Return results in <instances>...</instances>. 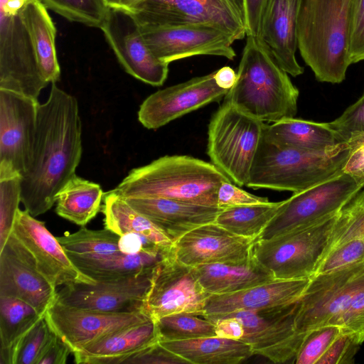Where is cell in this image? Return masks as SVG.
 <instances>
[{
	"label": "cell",
	"instance_id": "obj_1",
	"mask_svg": "<svg viewBox=\"0 0 364 364\" xmlns=\"http://www.w3.org/2000/svg\"><path fill=\"white\" fill-rule=\"evenodd\" d=\"M39 104L31 158L22 176L21 203L36 217L49 210L65 184L75 174L82 147V124L77 99L51 83Z\"/></svg>",
	"mask_w": 364,
	"mask_h": 364
},
{
	"label": "cell",
	"instance_id": "obj_2",
	"mask_svg": "<svg viewBox=\"0 0 364 364\" xmlns=\"http://www.w3.org/2000/svg\"><path fill=\"white\" fill-rule=\"evenodd\" d=\"M262 39L247 36L237 80L224 102L262 122L294 117L299 90Z\"/></svg>",
	"mask_w": 364,
	"mask_h": 364
},
{
	"label": "cell",
	"instance_id": "obj_3",
	"mask_svg": "<svg viewBox=\"0 0 364 364\" xmlns=\"http://www.w3.org/2000/svg\"><path fill=\"white\" fill-rule=\"evenodd\" d=\"M350 0H299L296 35L300 55L317 80L341 83L348 55Z\"/></svg>",
	"mask_w": 364,
	"mask_h": 364
},
{
	"label": "cell",
	"instance_id": "obj_4",
	"mask_svg": "<svg viewBox=\"0 0 364 364\" xmlns=\"http://www.w3.org/2000/svg\"><path fill=\"white\" fill-rule=\"evenodd\" d=\"M228 180L212 163L186 155L164 156L131 170L114 191L123 197L164 198L218 206V188Z\"/></svg>",
	"mask_w": 364,
	"mask_h": 364
},
{
	"label": "cell",
	"instance_id": "obj_5",
	"mask_svg": "<svg viewBox=\"0 0 364 364\" xmlns=\"http://www.w3.org/2000/svg\"><path fill=\"white\" fill-rule=\"evenodd\" d=\"M348 154L347 142L310 151L277 145L263 136L246 186L299 193L342 173Z\"/></svg>",
	"mask_w": 364,
	"mask_h": 364
},
{
	"label": "cell",
	"instance_id": "obj_6",
	"mask_svg": "<svg viewBox=\"0 0 364 364\" xmlns=\"http://www.w3.org/2000/svg\"><path fill=\"white\" fill-rule=\"evenodd\" d=\"M267 124L223 102L208 132L211 163L238 186H246Z\"/></svg>",
	"mask_w": 364,
	"mask_h": 364
},
{
	"label": "cell",
	"instance_id": "obj_7",
	"mask_svg": "<svg viewBox=\"0 0 364 364\" xmlns=\"http://www.w3.org/2000/svg\"><path fill=\"white\" fill-rule=\"evenodd\" d=\"M336 216L269 239H258L253 255L274 279L311 278L322 257Z\"/></svg>",
	"mask_w": 364,
	"mask_h": 364
},
{
	"label": "cell",
	"instance_id": "obj_8",
	"mask_svg": "<svg viewBox=\"0 0 364 364\" xmlns=\"http://www.w3.org/2000/svg\"><path fill=\"white\" fill-rule=\"evenodd\" d=\"M28 0H0V89L38 100L49 83L39 70L23 17Z\"/></svg>",
	"mask_w": 364,
	"mask_h": 364
},
{
	"label": "cell",
	"instance_id": "obj_9",
	"mask_svg": "<svg viewBox=\"0 0 364 364\" xmlns=\"http://www.w3.org/2000/svg\"><path fill=\"white\" fill-rule=\"evenodd\" d=\"M363 187L362 180L343 172L317 186L294 193L282 201L259 239H269L329 218L337 214Z\"/></svg>",
	"mask_w": 364,
	"mask_h": 364
},
{
	"label": "cell",
	"instance_id": "obj_10",
	"mask_svg": "<svg viewBox=\"0 0 364 364\" xmlns=\"http://www.w3.org/2000/svg\"><path fill=\"white\" fill-rule=\"evenodd\" d=\"M141 24L217 27L234 41L246 36L242 0H141L130 11Z\"/></svg>",
	"mask_w": 364,
	"mask_h": 364
},
{
	"label": "cell",
	"instance_id": "obj_11",
	"mask_svg": "<svg viewBox=\"0 0 364 364\" xmlns=\"http://www.w3.org/2000/svg\"><path fill=\"white\" fill-rule=\"evenodd\" d=\"M364 291V262L328 274H317L299 300L296 327L301 333L336 321Z\"/></svg>",
	"mask_w": 364,
	"mask_h": 364
},
{
	"label": "cell",
	"instance_id": "obj_12",
	"mask_svg": "<svg viewBox=\"0 0 364 364\" xmlns=\"http://www.w3.org/2000/svg\"><path fill=\"white\" fill-rule=\"evenodd\" d=\"M299 300L284 306L259 310H240L228 314L238 319L244 327L240 340L249 344L254 354L264 356L273 363H294L306 334L296 327Z\"/></svg>",
	"mask_w": 364,
	"mask_h": 364
},
{
	"label": "cell",
	"instance_id": "obj_13",
	"mask_svg": "<svg viewBox=\"0 0 364 364\" xmlns=\"http://www.w3.org/2000/svg\"><path fill=\"white\" fill-rule=\"evenodd\" d=\"M209 296L194 267L178 262L173 250L155 267L142 311L154 321L178 313L203 316Z\"/></svg>",
	"mask_w": 364,
	"mask_h": 364
},
{
	"label": "cell",
	"instance_id": "obj_14",
	"mask_svg": "<svg viewBox=\"0 0 364 364\" xmlns=\"http://www.w3.org/2000/svg\"><path fill=\"white\" fill-rule=\"evenodd\" d=\"M139 23V22H138ZM154 55L167 63L195 56L215 55L233 60L235 41L224 31L210 25L151 26L139 23Z\"/></svg>",
	"mask_w": 364,
	"mask_h": 364
},
{
	"label": "cell",
	"instance_id": "obj_15",
	"mask_svg": "<svg viewBox=\"0 0 364 364\" xmlns=\"http://www.w3.org/2000/svg\"><path fill=\"white\" fill-rule=\"evenodd\" d=\"M100 28L127 73L153 86L164 83L169 64L151 52L132 11L109 8Z\"/></svg>",
	"mask_w": 364,
	"mask_h": 364
},
{
	"label": "cell",
	"instance_id": "obj_16",
	"mask_svg": "<svg viewBox=\"0 0 364 364\" xmlns=\"http://www.w3.org/2000/svg\"><path fill=\"white\" fill-rule=\"evenodd\" d=\"M45 318L53 331L72 353L107 334L152 320L143 311L107 313L62 303L58 300Z\"/></svg>",
	"mask_w": 364,
	"mask_h": 364
},
{
	"label": "cell",
	"instance_id": "obj_17",
	"mask_svg": "<svg viewBox=\"0 0 364 364\" xmlns=\"http://www.w3.org/2000/svg\"><path fill=\"white\" fill-rule=\"evenodd\" d=\"M11 296L31 305L45 316L58 291L38 269L34 258L11 232L0 249V296Z\"/></svg>",
	"mask_w": 364,
	"mask_h": 364
},
{
	"label": "cell",
	"instance_id": "obj_18",
	"mask_svg": "<svg viewBox=\"0 0 364 364\" xmlns=\"http://www.w3.org/2000/svg\"><path fill=\"white\" fill-rule=\"evenodd\" d=\"M228 92L217 85L214 71L154 92L141 105L138 119L144 127L157 129L187 113L220 101Z\"/></svg>",
	"mask_w": 364,
	"mask_h": 364
},
{
	"label": "cell",
	"instance_id": "obj_19",
	"mask_svg": "<svg viewBox=\"0 0 364 364\" xmlns=\"http://www.w3.org/2000/svg\"><path fill=\"white\" fill-rule=\"evenodd\" d=\"M11 232L31 254L39 272L54 287L95 283L77 269L45 223L27 210L18 209Z\"/></svg>",
	"mask_w": 364,
	"mask_h": 364
},
{
	"label": "cell",
	"instance_id": "obj_20",
	"mask_svg": "<svg viewBox=\"0 0 364 364\" xmlns=\"http://www.w3.org/2000/svg\"><path fill=\"white\" fill-rule=\"evenodd\" d=\"M154 268L115 280L66 285L58 291L57 300L68 305L102 312L142 311Z\"/></svg>",
	"mask_w": 364,
	"mask_h": 364
},
{
	"label": "cell",
	"instance_id": "obj_21",
	"mask_svg": "<svg viewBox=\"0 0 364 364\" xmlns=\"http://www.w3.org/2000/svg\"><path fill=\"white\" fill-rule=\"evenodd\" d=\"M38 105V100L0 89V163L22 176L31 158Z\"/></svg>",
	"mask_w": 364,
	"mask_h": 364
},
{
	"label": "cell",
	"instance_id": "obj_22",
	"mask_svg": "<svg viewBox=\"0 0 364 364\" xmlns=\"http://www.w3.org/2000/svg\"><path fill=\"white\" fill-rule=\"evenodd\" d=\"M257 240L238 236L215 222L183 235L173 245L175 258L183 264L238 262L252 256Z\"/></svg>",
	"mask_w": 364,
	"mask_h": 364
},
{
	"label": "cell",
	"instance_id": "obj_23",
	"mask_svg": "<svg viewBox=\"0 0 364 364\" xmlns=\"http://www.w3.org/2000/svg\"><path fill=\"white\" fill-rule=\"evenodd\" d=\"M309 279H278L236 292L210 294L205 306L203 317L208 318L240 310H259L287 305L300 299Z\"/></svg>",
	"mask_w": 364,
	"mask_h": 364
},
{
	"label": "cell",
	"instance_id": "obj_24",
	"mask_svg": "<svg viewBox=\"0 0 364 364\" xmlns=\"http://www.w3.org/2000/svg\"><path fill=\"white\" fill-rule=\"evenodd\" d=\"M139 213L158 226L174 243L188 232L215 222L223 209L164 198L124 197Z\"/></svg>",
	"mask_w": 364,
	"mask_h": 364
},
{
	"label": "cell",
	"instance_id": "obj_25",
	"mask_svg": "<svg viewBox=\"0 0 364 364\" xmlns=\"http://www.w3.org/2000/svg\"><path fill=\"white\" fill-rule=\"evenodd\" d=\"M298 6L299 0H271L259 37L279 65L293 77L304 73L296 58Z\"/></svg>",
	"mask_w": 364,
	"mask_h": 364
},
{
	"label": "cell",
	"instance_id": "obj_26",
	"mask_svg": "<svg viewBox=\"0 0 364 364\" xmlns=\"http://www.w3.org/2000/svg\"><path fill=\"white\" fill-rule=\"evenodd\" d=\"M156 321L149 320L124 328L88 343L73 353L76 363L118 364L158 343Z\"/></svg>",
	"mask_w": 364,
	"mask_h": 364
},
{
	"label": "cell",
	"instance_id": "obj_27",
	"mask_svg": "<svg viewBox=\"0 0 364 364\" xmlns=\"http://www.w3.org/2000/svg\"><path fill=\"white\" fill-rule=\"evenodd\" d=\"M194 269L200 284L210 295L236 292L274 279L253 255L241 262L201 264Z\"/></svg>",
	"mask_w": 364,
	"mask_h": 364
},
{
	"label": "cell",
	"instance_id": "obj_28",
	"mask_svg": "<svg viewBox=\"0 0 364 364\" xmlns=\"http://www.w3.org/2000/svg\"><path fill=\"white\" fill-rule=\"evenodd\" d=\"M173 250V247L157 254L116 252L99 257L68 255L83 274L95 282H102L129 277L151 270Z\"/></svg>",
	"mask_w": 364,
	"mask_h": 364
},
{
	"label": "cell",
	"instance_id": "obj_29",
	"mask_svg": "<svg viewBox=\"0 0 364 364\" xmlns=\"http://www.w3.org/2000/svg\"><path fill=\"white\" fill-rule=\"evenodd\" d=\"M159 343L192 364H237L254 355L245 341L218 336Z\"/></svg>",
	"mask_w": 364,
	"mask_h": 364
},
{
	"label": "cell",
	"instance_id": "obj_30",
	"mask_svg": "<svg viewBox=\"0 0 364 364\" xmlns=\"http://www.w3.org/2000/svg\"><path fill=\"white\" fill-rule=\"evenodd\" d=\"M23 17L42 77L48 83L56 82L60 77L55 48L56 28L47 8L39 0H28L23 9Z\"/></svg>",
	"mask_w": 364,
	"mask_h": 364
},
{
	"label": "cell",
	"instance_id": "obj_31",
	"mask_svg": "<svg viewBox=\"0 0 364 364\" xmlns=\"http://www.w3.org/2000/svg\"><path fill=\"white\" fill-rule=\"evenodd\" d=\"M101 211L105 215V228L122 235L135 233L151 243L167 250L173 247L172 240L153 222L132 207L114 190L104 196Z\"/></svg>",
	"mask_w": 364,
	"mask_h": 364
},
{
	"label": "cell",
	"instance_id": "obj_32",
	"mask_svg": "<svg viewBox=\"0 0 364 364\" xmlns=\"http://www.w3.org/2000/svg\"><path fill=\"white\" fill-rule=\"evenodd\" d=\"M264 137L277 145L310 151H323L341 143L329 122L294 117L267 124Z\"/></svg>",
	"mask_w": 364,
	"mask_h": 364
},
{
	"label": "cell",
	"instance_id": "obj_33",
	"mask_svg": "<svg viewBox=\"0 0 364 364\" xmlns=\"http://www.w3.org/2000/svg\"><path fill=\"white\" fill-rule=\"evenodd\" d=\"M104 193L98 183L75 174L55 197V212L61 218L84 227L102 210Z\"/></svg>",
	"mask_w": 364,
	"mask_h": 364
},
{
	"label": "cell",
	"instance_id": "obj_34",
	"mask_svg": "<svg viewBox=\"0 0 364 364\" xmlns=\"http://www.w3.org/2000/svg\"><path fill=\"white\" fill-rule=\"evenodd\" d=\"M43 316L21 299L0 296L1 364H14L17 346Z\"/></svg>",
	"mask_w": 364,
	"mask_h": 364
},
{
	"label": "cell",
	"instance_id": "obj_35",
	"mask_svg": "<svg viewBox=\"0 0 364 364\" xmlns=\"http://www.w3.org/2000/svg\"><path fill=\"white\" fill-rule=\"evenodd\" d=\"M281 203L268 201L223 209L215 223L238 236L258 240Z\"/></svg>",
	"mask_w": 364,
	"mask_h": 364
},
{
	"label": "cell",
	"instance_id": "obj_36",
	"mask_svg": "<svg viewBox=\"0 0 364 364\" xmlns=\"http://www.w3.org/2000/svg\"><path fill=\"white\" fill-rule=\"evenodd\" d=\"M68 254L87 257H99L116 252L119 249V235L105 228L90 230L82 227L74 233L57 237Z\"/></svg>",
	"mask_w": 364,
	"mask_h": 364
},
{
	"label": "cell",
	"instance_id": "obj_37",
	"mask_svg": "<svg viewBox=\"0 0 364 364\" xmlns=\"http://www.w3.org/2000/svg\"><path fill=\"white\" fill-rule=\"evenodd\" d=\"M355 239L364 240V191L355 193L336 214L320 262L336 247Z\"/></svg>",
	"mask_w": 364,
	"mask_h": 364
},
{
	"label": "cell",
	"instance_id": "obj_38",
	"mask_svg": "<svg viewBox=\"0 0 364 364\" xmlns=\"http://www.w3.org/2000/svg\"><path fill=\"white\" fill-rule=\"evenodd\" d=\"M22 175L11 165L0 163V249L11 233L21 202Z\"/></svg>",
	"mask_w": 364,
	"mask_h": 364
},
{
	"label": "cell",
	"instance_id": "obj_39",
	"mask_svg": "<svg viewBox=\"0 0 364 364\" xmlns=\"http://www.w3.org/2000/svg\"><path fill=\"white\" fill-rule=\"evenodd\" d=\"M159 341H182L200 337L215 336V325L206 318L178 313L163 316L156 321Z\"/></svg>",
	"mask_w": 364,
	"mask_h": 364
},
{
	"label": "cell",
	"instance_id": "obj_40",
	"mask_svg": "<svg viewBox=\"0 0 364 364\" xmlns=\"http://www.w3.org/2000/svg\"><path fill=\"white\" fill-rule=\"evenodd\" d=\"M66 19L100 28L108 11L104 0H39Z\"/></svg>",
	"mask_w": 364,
	"mask_h": 364
},
{
	"label": "cell",
	"instance_id": "obj_41",
	"mask_svg": "<svg viewBox=\"0 0 364 364\" xmlns=\"http://www.w3.org/2000/svg\"><path fill=\"white\" fill-rule=\"evenodd\" d=\"M343 329L336 325H326L309 331L296 354L295 364H317Z\"/></svg>",
	"mask_w": 364,
	"mask_h": 364
},
{
	"label": "cell",
	"instance_id": "obj_42",
	"mask_svg": "<svg viewBox=\"0 0 364 364\" xmlns=\"http://www.w3.org/2000/svg\"><path fill=\"white\" fill-rule=\"evenodd\" d=\"M45 316L41 318L17 346L14 364H37L47 344L54 336Z\"/></svg>",
	"mask_w": 364,
	"mask_h": 364
},
{
	"label": "cell",
	"instance_id": "obj_43",
	"mask_svg": "<svg viewBox=\"0 0 364 364\" xmlns=\"http://www.w3.org/2000/svg\"><path fill=\"white\" fill-rule=\"evenodd\" d=\"M363 262L364 240H352L331 251L318 263L313 276L339 271Z\"/></svg>",
	"mask_w": 364,
	"mask_h": 364
},
{
	"label": "cell",
	"instance_id": "obj_44",
	"mask_svg": "<svg viewBox=\"0 0 364 364\" xmlns=\"http://www.w3.org/2000/svg\"><path fill=\"white\" fill-rule=\"evenodd\" d=\"M348 55L350 64L364 60V0H350Z\"/></svg>",
	"mask_w": 364,
	"mask_h": 364
},
{
	"label": "cell",
	"instance_id": "obj_45",
	"mask_svg": "<svg viewBox=\"0 0 364 364\" xmlns=\"http://www.w3.org/2000/svg\"><path fill=\"white\" fill-rule=\"evenodd\" d=\"M329 124L341 142H346L352 136L364 133V92L354 104Z\"/></svg>",
	"mask_w": 364,
	"mask_h": 364
},
{
	"label": "cell",
	"instance_id": "obj_46",
	"mask_svg": "<svg viewBox=\"0 0 364 364\" xmlns=\"http://www.w3.org/2000/svg\"><path fill=\"white\" fill-rule=\"evenodd\" d=\"M360 345L354 333L343 331L317 364H352Z\"/></svg>",
	"mask_w": 364,
	"mask_h": 364
},
{
	"label": "cell",
	"instance_id": "obj_47",
	"mask_svg": "<svg viewBox=\"0 0 364 364\" xmlns=\"http://www.w3.org/2000/svg\"><path fill=\"white\" fill-rule=\"evenodd\" d=\"M217 205L221 209L269 201L266 197L251 194L230 180L223 181L216 192Z\"/></svg>",
	"mask_w": 364,
	"mask_h": 364
},
{
	"label": "cell",
	"instance_id": "obj_48",
	"mask_svg": "<svg viewBox=\"0 0 364 364\" xmlns=\"http://www.w3.org/2000/svg\"><path fill=\"white\" fill-rule=\"evenodd\" d=\"M126 364H187L188 362L164 347L159 341L134 355Z\"/></svg>",
	"mask_w": 364,
	"mask_h": 364
},
{
	"label": "cell",
	"instance_id": "obj_49",
	"mask_svg": "<svg viewBox=\"0 0 364 364\" xmlns=\"http://www.w3.org/2000/svg\"><path fill=\"white\" fill-rule=\"evenodd\" d=\"M271 0H242L246 36L260 37L263 18Z\"/></svg>",
	"mask_w": 364,
	"mask_h": 364
},
{
	"label": "cell",
	"instance_id": "obj_50",
	"mask_svg": "<svg viewBox=\"0 0 364 364\" xmlns=\"http://www.w3.org/2000/svg\"><path fill=\"white\" fill-rule=\"evenodd\" d=\"M346 142L349 154L343 171L364 182V133L352 136Z\"/></svg>",
	"mask_w": 364,
	"mask_h": 364
},
{
	"label": "cell",
	"instance_id": "obj_51",
	"mask_svg": "<svg viewBox=\"0 0 364 364\" xmlns=\"http://www.w3.org/2000/svg\"><path fill=\"white\" fill-rule=\"evenodd\" d=\"M72 353L68 346L54 334L41 355L37 364H65Z\"/></svg>",
	"mask_w": 364,
	"mask_h": 364
},
{
	"label": "cell",
	"instance_id": "obj_52",
	"mask_svg": "<svg viewBox=\"0 0 364 364\" xmlns=\"http://www.w3.org/2000/svg\"><path fill=\"white\" fill-rule=\"evenodd\" d=\"M210 321L215 323L216 336L219 337L240 339L244 335L242 323L235 317L222 316Z\"/></svg>",
	"mask_w": 364,
	"mask_h": 364
},
{
	"label": "cell",
	"instance_id": "obj_53",
	"mask_svg": "<svg viewBox=\"0 0 364 364\" xmlns=\"http://www.w3.org/2000/svg\"><path fill=\"white\" fill-rule=\"evenodd\" d=\"M237 80V73L229 67L225 66L215 71V80L217 85L225 90H230Z\"/></svg>",
	"mask_w": 364,
	"mask_h": 364
},
{
	"label": "cell",
	"instance_id": "obj_54",
	"mask_svg": "<svg viewBox=\"0 0 364 364\" xmlns=\"http://www.w3.org/2000/svg\"><path fill=\"white\" fill-rule=\"evenodd\" d=\"M141 0H104L109 8L131 11Z\"/></svg>",
	"mask_w": 364,
	"mask_h": 364
}]
</instances>
